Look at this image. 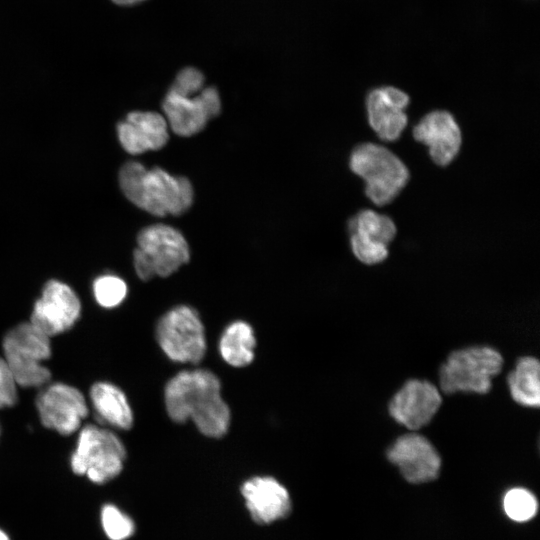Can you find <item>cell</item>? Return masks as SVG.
I'll list each match as a JSON object with an SVG mask.
<instances>
[{"label": "cell", "instance_id": "cell-1", "mask_svg": "<svg viewBox=\"0 0 540 540\" xmlns=\"http://www.w3.org/2000/svg\"><path fill=\"white\" fill-rule=\"evenodd\" d=\"M168 416L176 423L192 420L210 438L224 436L230 425V409L221 396L218 377L206 369L183 370L164 390Z\"/></svg>", "mask_w": 540, "mask_h": 540}, {"label": "cell", "instance_id": "cell-2", "mask_svg": "<svg viewBox=\"0 0 540 540\" xmlns=\"http://www.w3.org/2000/svg\"><path fill=\"white\" fill-rule=\"evenodd\" d=\"M118 180L130 202L155 216L181 215L193 202L190 181L159 167L147 169L139 162L129 161L121 167Z\"/></svg>", "mask_w": 540, "mask_h": 540}, {"label": "cell", "instance_id": "cell-3", "mask_svg": "<svg viewBox=\"0 0 540 540\" xmlns=\"http://www.w3.org/2000/svg\"><path fill=\"white\" fill-rule=\"evenodd\" d=\"M349 167L365 182L366 196L377 206L392 202L409 181L406 165L382 145L362 143L354 147Z\"/></svg>", "mask_w": 540, "mask_h": 540}, {"label": "cell", "instance_id": "cell-4", "mask_svg": "<svg viewBox=\"0 0 540 540\" xmlns=\"http://www.w3.org/2000/svg\"><path fill=\"white\" fill-rule=\"evenodd\" d=\"M133 262L138 277L148 281L154 276L167 277L190 258L189 246L182 233L165 224L142 229L137 237Z\"/></svg>", "mask_w": 540, "mask_h": 540}, {"label": "cell", "instance_id": "cell-5", "mask_svg": "<svg viewBox=\"0 0 540 540\" xmlns=\"http://www.w3.org/2000/svg\"><path fill=\"white\" fill-rule=\"evenodd\" d=\"M502 366L501 354L491 347L474 346L454 351L440 368V388L446 394L488 393L492 379L501 372Z\"/></svg>", "mask_w": 540, "mask_h": 540}, {"label": "cell", "instance_id": "cell-6", "mask_svg": "<svg viewBox=\"0 0 540 540\" xmlns=\"http://www.w3.org/2000/svg\"><path fill=\"white\" fill-rule=\"evenodd\" d=\"M3 350L17 385L40 387L50 380V371L42 365L51 355L49 336L32 323L12 328L4 337Z\"/></svg>", "mask_w": 540, "mask_h": 540}, {"label": "cell", "instance_id": "cell-7", "mask_svg": "<svg viewBox=\"0 0 540 540\" xmlns=\"http://www.w3.org/2000/svg\"><path fill=\"white\" fill-rule=\"evenodd\" d=\"M125 457L126 450L118 436L96 425H87L79 434L71 468L75 474L103 484L122 471Z\"/></svg>", "mask_w": 540, "mask_h": 540}, {"label": "cell", "instance_id": "cell-8", "mask_svg": "<svg viewBox=\"0 0 540 540\" xmlns=\"http://www.w3.org/2000/svg\"><path fill=\"white\" fill-rule=\"evenodd\" d=\"M156 339L174 362L198 364L206 353L204 325L198 312L187 305L176 306L159 319Z\"/></svg>", "mask_w": 540, "mask_h": 540}, {"label": "cell", "instance_id": "cell-9", "mask_svg": "<svg viewBox=\"0 0 540 540\" xmlns=\"http://www.w3.org/2000/svg\"><path fill=\"white\" fill-rule=\"evenodd\" d=\"M162 108L172 131L179 136H192L204 129L207 122L221 110L220 96L215 87L203 88L192 96L168 91Z\"/></svg>", "mask_w": 540, "mask_h": 540}, {"label": "cell", "instance_id": "cell-10", "mask_svg": "<svg viewBox=\"0 0 540 540\" xmlns=\"http://www.w3.org/2000/svg\"><path fill=\"white\" fill-rule=\"evenodd\" d=\"M351 249L367 265L378 264L388 257V245L396 236V226L387 215L363 209L348 220Z\"/></svg>", "mask_w": 540, "mask_h": 540}, {"label": "cell", "instance_id": "cell-11", "mask_svg": "<svg viewBox=\"0 0 540 540\" xmlns=\"http://www.w3.org/2000/svg\"><path fill=\"white\" fill-rule=\"evenodd\" d=\"M36 404L42 424L62 435L74 433L88 414L82 393L64 383L47 386L38 395Z\"/></svg>", "mask_w": 540, "mask_h": 540}, {"label": "cell", "instance_id": "cell-12", "mask_svg": "<svg viewBox=\"0 0 540 540\" xmlns=\"http://www.w3.org/2000/svg\"><path fill=\"white\" fill-rule=\"evenodd\" d=\"M80 311L76 293L65 283L49 280L34 305L30 323L50 337L70 329Z\"/></svg>", "mask_w": 540, "mask_h": 540}, {"label": "cell", "instance_id": "cell-13", "mask_svg": "<svg viewBox=\"0 0 540 540\" xmlns=\"http://www.w3.org/2000/svg\"><path fill=\"white\" fill-rule=\"evenodd\" d=\"M387 458L412 484L435 480L441 468V458L435 447L418 433H407L397 438L389 447Z\"/></svg>", "mask_w": 540, "mask_h": 540}, {"label": "cell", "instance_id": "cell-14", "mask_svg": "<svg viewBox=\"0 0 540 540\" xmlns=\"http://www.w3.org/2000/svg\"><path fill=\"white\" fill-rule=\"evenodd\" d=\"M441 403L442 397L435 385L411 379L392 397L389 413L397 423L415 431L432 420Z\"/></svg>", "mask_w": 540, "mask_h": 540}, {"label": "cell", "instance_id": "cell-15", "mask_svg": "<svg viewBox=\"0 0 540 540\" xmlns=\"http://www.w3.org/2000/svg\"><path fill=\"white\" fill-rule=\"evenodd\" d=\"M412 133L416 141L428 147L432 161L438 166L449 165L460 151L461 130L448 111L427 113L413 127Z\"/></svg>", "mask_w": 540, "mask_h": 540}, {"label": "cell", "instance_id": "cell-16", "mask_svg": "<svg viewBox=\"0 0 540 540\" xmlns=\"http://www.w3.org/2000/svg\"><path fill=\"white\" fill-rule=\"evenodd\" d=\"M409 96L402 90L385 86L371 90L366 97L368 122L383 141L399 139L408 123L405 109Z\"/></svg>", "mask_w": 540, "mask_h": 540}, {"label": "cell", "instance_id": "cell-17", "mask_svg": "<svg viewBox=\"0 0 540 540\" xmlns=\"http://www.w3.org/2000/svg\"><path fill=\"white\" fill-rule=\"evenodd\" d=\"M241 493L253 520L261 525L287 517L292 508L287 489L275 478L257 476L241 486Z\"/></svg>", "mask_w": 540, "mask_h": 540}, {"label": "cell", "instance_id": "cell-18", "mask_svg": "<svg viewBox=\"0 0 540 540\" xmlns=\"http://www.w3.org/2000/svg\"><path fill=\"white\" fill-rule=\"evenodd\" d=\"M165 117L152 111H134L117 125L118 139L123 149L132 155L159 150L169 139Z\"/></svg>", "mask_w": 540, "mask_h": 540}, {"label": "cell", "instance_id": "cell-19", "mask_svg": "<svg viewBox=\"0 0 540 540\" xmlns=\"http://www.w3.org/2000/svg\"><path fill=\"white\" fill-rule=\"evenodd\" d=\"M90 397L101 422L122 430L132 427V409L125 394L117 386L108 382L95 383L91 387Z\"/></svg>", "mask_w": 540, "mask_h": 540}, {"label": "cell", "instance_id": "cell-20", "mask_svg": "<svg viewBox=\"0 0 540 540\" xmlns=\"http://www.w3.org/2000/svg\"><path fill=\"white\" fill-rule=\"evenodd\" d=\"M256 338L254 330L245 321H234L223 331L219 340L222 359L233 367H245L254 359Z\"/></svg>", "mask_w": 540, "mask_h": 540}, {"label": "cell", "instance_id": "cell-21", "mask_svg": "<svg viewBox=\"0 0 540 540\" xmlns=\"http://www.w3.org/2000/svg\"><path fill=\"white\" fill-rule=\"evenodd\" d=\"M540 364L531 356L518 359L509 373L507 382L515 402L526 407L538 408L540 405Z\"/></svg>", "mask_w": 540, "mask_h": 540}, {"label": "cell", "instance_id": "cell-22", "mask_svg": "<svg viewBox=\"0 0 540 540\" xmlns=\"http://www.w3.org/2000/svg\"><path fill=\"white\" fill-rule=\"evenodd\" d=\"M503 508L511 520L526 522L536 515L538 501L532 492L517 487L506 492L503 498Z\"/></svg>", "mask_w": 540, "mask_h": 540}, {"label": "cell", "instance_id": "cell-23", "mask_svg": "<svg viewBox=\"0 0 540 540\" xmlns=\"http://www.w3.org/2000/svg\"><path fill=\"white\" fill-rule=\"evenodd\" d=\"M96 301L105 308L119 305L127 293L126 283L115 275L98 277L93 284Z\"/></svg>", "mask_w": 540, "mask_h": 540}, {"label": "cell", "instance_id": "cell-24", "mask_svg": "<svg viewBox=\"0 0 540 540\" xmlns=\"http://www.w3.org/2000/svg\"><path fill=\"white\" fill-rule=\"evenodd\" d=\"M102 525L111 540H125L134 532L133 521L113 505H105L101 513Z\"/></svg>", "mask_w": 540, "mask_h": 540}, {"label": "cell", "instance_id": "cell-25", "mask_svg": "<svg viewBox=\"0 0 540 540\" xmlns=\"http://www.w3.org/2000/svg\"><path fill=\"white\" fill-rule=\"evenodd\" d=\"M203 85L202 72L194 67H186L177 74L169 90L179 95L192 96L199 93Z\"/></svg>", "mask_w": 540, "mask_h": 540}, {"label": "cell", "instance_id": "cell-26", "mask_svg": "<svg viewBox=\"0 0 540 540\" xmlns=\"http://www.w3.org/2000/svg\"><path fill=\"white\" fill-rule=\"evenodd\" d=\"M17 383L4 358L0 357V409L17 401Z\"/></svg>", "mask_w": 540, "mask_h": 540}, {"label": "cell", "instance_id": "cell-27", "mask_svg": "<svg viewBox=\"0 0 540 540\" xmlns=\"http://www.w3.org/2000/svg\"><path fill=\"white\" fill-rule=\"evenodd\" d=\"M111 1L114 2L117 5L130 6V5H135V4L141 3V2H143L145 0H111Z\"/></svg>", "mask_w": 540, "mask_h": 540}, {"label": "cell", "instance_id": "cell-28", "mask_svg": "<svg viewBox=\"0 0 540 540\" xmlns=\"http://www.w3.org/2000/svg\"><path fill=\"white\" fill-rule=\"evenodd\" d=\"M0 540H9L8 536L0 530Z\"/></svg>", "mask_w": 540, "mask_h": 540}]
</instances>
